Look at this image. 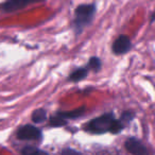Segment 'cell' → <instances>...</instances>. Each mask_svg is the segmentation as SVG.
Wrapping results in <instances>:
<instances>
[{"mask_svg": "<svg viewBox=\"0 0 155 155\" xmlns=\"http://www.w3.org/2000/svg\"><path fill=\"white\" fill-rule=\"evenodd\" d=\"M123 125L120 120H117L113 114H105L93 119L86 125V131L93 134L118 133L122 130Z\"/></svg>", "mask_w": 155, "mask_h": 155, "instance_id": "obj_1", "label": "cell"}, {"mask_svg": "<svg viewBox=\"0 0 155 155\" xmlns=\"http://www.w3.org/2000/svg\"><path fill=\"white\" fill-rule=\"evenodd\" d=\"M95 12L96 8L94 5H82L75 9L74 28L77 29V32H81L82 29L91 21Z\"/></svg>", "mask_w": 155, "mask_h": 155, "instance_id": "obj_2", "label": "cell"}, {"mask_svg": "<svg viewBox=\"0 0 155 155\" xmlns=\"http://www.w3.org/2000/svg\"><path fill=\"white\" fill-rule=\"evenodd\" d=\"M41 137V132L34 125H24L17 132V138L21 140H38Z\"/></svg>", "mask_w": 155, "mask_h": 155, "instance_id": "obj_3", "label": "cell"}, {"mask_svg": "<svg viewBox=\"0 0 155 155\" xmlns=\"http://www.w3.org/2000/svg\"><path fill=\"white\" fill-rule=\"evenodd\" d=\"M84 113V108H81V110H75L72 112H62L58 113L55 117H52L51 118V124L54 127H60V125L66 124L67 120L69 118H75V117H79Z\"/></svg>", "mask_w": 155, "mask_h": 155, "instance_id": "obj_4", "label": "cell"}, {"mask_svg": "<svg viewBox=\"0 0 155 155\" xmlns=\"http://www.w3.org/2000/svg\"><path fill=\"white\" fill-rule=\"evenodd\" d=\"M125 149L133 155H149L146 146L136 138H129L125 141Z\"/></svg>", "mask_w": 155, "mask_h": 155, "instance_id": "obj_5", "label": "cell"}, {"mask_svg": "<svg viewBox=\"0 0 155 155\" xmlns=\"http://www.w3.org/2000/svg\"><path fill=\"white\" fill-rule=\"evenodd\" d=\"M131 41L127 35H120L113 44V51L115 54H124L131 49Z\"/></svg>", "mask_w": 155, "mask_h": 155, "instance_id": "obj_6", "label": "cell"}, {"mask_svg": "<svg viewBox=\"0 0 155 155\" xmlns=\"http://www.w3.org/2000/svg\"><path fill=\"white\" fill-rule=\"evenodd\" d=\"M34 1H37V0H12L10 2L5 3V11H15V10L25 8L27 5H30Z\"/></svg>", "mask_w": 155, "mask_h": 155, "instance_id": "obj_7", "label": "cell"}, {"mask_svg": "<svg viewBox=\"0 0 155 155\" xmlns=\"http://www.w3.org/2000/svg\"><path fill=\"white\" fill-rule=\"evenodd\" d=\"M87 73H88V68L77 69V70H74L72 73H71L69 79H70L71 81H73V82H78V81L83 80V79L87 75Z\"/></svg>", "mask_w": 155, "mask_h": 155, "instance_id": "obj_8", "label": "cell"}, {"mask_svg": "<svg viewBox=\"0 0 155 155\" xmlns=\"http://www.w3.org/2000/svg\"><path fill=\"white\" fill-rule=\"evenodd\" d=\"M22 155H49L48 153H46L45 151L41 150L38 148H35V147L28 146L26 148H24L21 150Z\"/></svg>", "mask_w": 155, "mask_h": 155, "instance_id": "obj_9", "label": "cell"}, {"mask_svg": "<svg viewBox=\"0 0 155 155\" xmlns=\"http://www.w3.org/2000/svg\"><path fill=\"white\" fill-rule=\"evenodd\" d=\"M46 119V110H36L32 114V121L36 123L43 122Z\"/></svg>", "mask_w": 155, "mask_h": 155, "instance_id": "obj_10", "label": "cell"}, {"mask_svg": "<svg viewBox=\"0 0 155 155\" xmlns=\"http://www.w3.org/2000/svg\"><path fill=\"white\" fill-rule=\"evenodd\" d=\"M88 67L95 69V70H98V69L101 67V63H100V60H99V58H91V61H89Z\"/></svg>", "mask_w": 155, "mask_h": 155, "instance_id": "obj_11", "label": "cell"}, {"mask_svg": "<svg viewBox=\"0 0 155 155\" xmlns=\"http://www.w3.org/2000/svg\"><path fill=\"white\" fill-rule=\"evenodd\" d=\"M61 155H81V154L78 151L73 150V149H65Z\"/></svg>", "mask_w": 155, "mask_h": 155, "instance_id": "obj_12", "label": "cell"}]
</instances>
